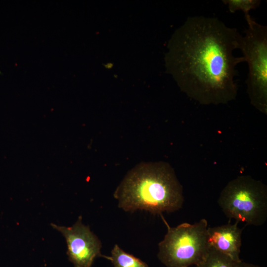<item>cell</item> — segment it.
I'll use <instances>...</instances> for the list:
<instances>
[{
  "mask_svg": "<svg viewBox=\"0 0 267 267\" xmlns=\"http://www.w3.org/2000/svg\"><path fill=\"white\" fill-rule=\"evenodd\" d=\"M242 35L215 17H189L173 39L168 64L181 90L203 105L226 104L237 95L233 51Z\"/></svg>",
  "mask_w": 267,
  "mask_h": 267,
  "instance_id": "obj_1",
  "label": "cell"
},
{
  "mask_svg": "<svg viewBox=\"0 0 267 267\" xmlns=\"http://www.w3.org/2000/svg\"><path fill=\"white\" fill-rule=\"evenodd\" d=\"M114 196L125 211L140 210L160 215L178 210L184 202L182 185L173 168L164 162L137 165L127 174Z\"/></svg>",
  "mask_w": 267,
  "mask_h": 267,
  "instance_id": "obj_2",
  "label": "cell"
},
{
  "mask_svg": "<svg viewBox=\"0 0 267 267\" xmlns=\"http://www.w3.org/2000/svg\"><path fill=\"white\" fill-rule=\"evenodd\" d=\"M218 203L230 219L254 226L267 220V188L261 181L249 176H238L222 190Z\"/></svg>",
  "mask_w": 267,
  "mask_h": 267,
  "instance_id": "obj_3",
  "label": "cell"
},
{
  "mask_svg": "<svg viewBox=\"0 0 267 267\" xmlns=\"http://www.w3.org/2000/svg\"><path fill=\"white\" fill-rule=\"evenodd\" d=\"M167 227L164 239L159 243L157 256L166 267H189L197 265L206 255L209 245L208 222L202 219L194 223L184 222Z\"/></svg>",
  "mask_w": 267,
  "mask_h": 267,
  "instance_id": "obj_4",
  "label": "cell"
},
{
  "mask_svg": "<svg viewBox=\"0 0 267 267\" xmlns=\"http://www.w3.org/2000/svg\"><path fill=\"white\" fill-rule=\"evenodd\" d=\"M245 19L248 27L242 36L239 49L248 66L246 84L252 105L267 113V26L251 16Z\"/></svg>",
  "mask_w": 267,
  "mask_h": 267,
  "instance_id": "obj_5",
  "label": "cell"
},
{
  "mask_svg": "<svg viewBox=\"0 0 267 267\" xmlns=\"http://www.w3.org/2000/svg\"><path fill=\"white\" fill-rule=\"evenodd\" d=\"M53 228L61 232L67 246V254L74 267H91L96 258L101 255V242L89 226L82 223L80 217L76 223L67 227L51 223Z\"/></svg>",
  "mask_w": 267,
  "mask_h": 267,
  "instance_id": "obj_6",
  "label": "cell"
},
{
  "mask_svg": "<svg viewBox=\"0 0 267 267\" xmlns=\"http://www.w3.org/2000/svg\"><path fill=\"white\" fill-rule=\"evenodd\" d=\"M239 222L208 227V243L211 247L228 256L235 262L241 261L239 257L241 246L242 229Z\"/></svg>",
  "mask_w": 267,
  "mask_h": 267,
  "instance_id": "obj_7",
  "label": "cell"
},
{
  "mask_svg": "<svg viewBox=\"0 0 267 267\" xmlns=\"http://www.w3.org/2000/svg\"><path fill=\"white\" fill-rule=\"evenodd\" d=\"M111 256H106L114 267H149L145 262L125 252L116 244L111 251Z\"/></svg>",
  "mask_w": 267,
  "mask_h": 267,
  "instance_id": "obj_8",
  "label": "cell"
},
{
  "mask_svg": "<svg viewBox=\"0 0 267 267\" xmlns=\"http://www.w3.org/2000/svg\"><path fill=\"white\" fill-rule=\"evenodd\" d=\"M228 256L209 247L205 257L196 267H237V263Z\"/></svg>",
  "mask_w": 267,
  "mask_h": 267,
  "instance_id": "obj_9",
  "label": "cell"
},
{
  "mask_svg": "<svg viewBox=\"0 0 267 267\" xmlns=\"http://www.w3.org/2000/svg\"><path fill=\"white\" fill-rule=\"evenodd\" d=\"M222 1L227 5L230 13L242 10L244 13L245 18L250 16L249 11L257 8L261 3L260 0H222Z\"/></svg>",
  "mask_w": 267,
  "mask_h": 267,
  "instance_id": "obj_10",
  "label": "cell"
},
{
  "mask_svg": "<svg viewBox=\"0 0 267 267\" xmlns=\"http://www.w3.org/2000/svg\"><path fill=\"white\" fill-rule=\"evenodd\" d=\"M237 267H261L258 265L242 262V261L237 263Z\"/></svg>",
  "mask_w": 267,
  "mask_h": 267,
  "instance_id": "obj_11",
  "label": "cell"
}]
</instances>
